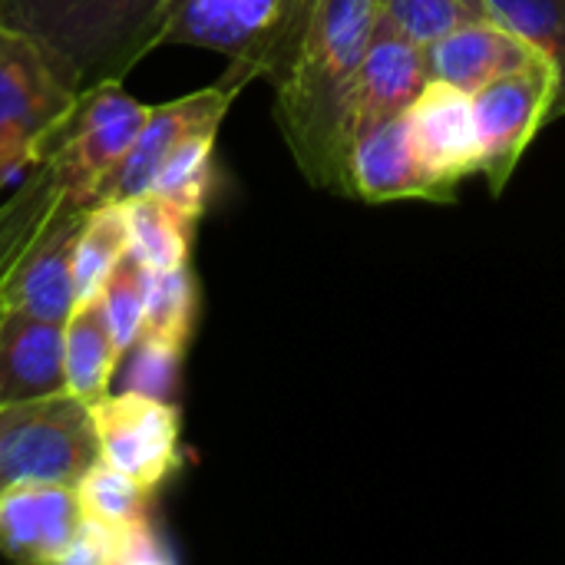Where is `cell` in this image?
Segmentation results:
<instances>
[{
	"label": "cell",
	"mask_w": 565,
	"mask_h": 565,
	"mask_svg": "<svg viewBox=\"0 0 565 565\" xmlns=\"http://www.w3.org/2000/svg\"><path fill=\"white\" fill-rule=\"evenodd\" d=\"M374 26L377 0H315L298 53L275 83V122L298 172L334 195H348L354 86Z\"/></svg>",
	"instance_id": "obj_1"
},
{
	"label": "cell",
	"mask_w": 565,
	"mask_h": 565,
	"mask_svg": "<svg viewBox=\"0 0 565 565\" xmlns=\"http://www.w3.org/2000/svg\"><path fill=\"white\" fill-rule=\"evenodd\" d=\"M169 0H0V20L30 33L73 93L122 83L162 46Z\"/></svg>",
	"instance_id": "obj_2"
},
{
	"label": "cell",
	"mask_w": 565,
	"mask_h": 565,
	"mask_svg": "<svg viewBox=\"0 0 565 565\" xmlns=\"http://www.w3.org/2000/svg\"><path fill=\"white\" fill-rule=\"evenodd\" d=\"M315 0H169L162 46L215 50L245 86H271L291 66Z\"/></svg>",
	"instance_id": "obj_3"
},
{
	"label": "cell",
	"mask_w": 565,
	"mask_h": 565,
	"mask_svg": "<svg viewBox=\"0 0 565 565\" xmlns=\"http://www.w3.org/2000/svg\"><path fill=\"white\" fill-rule=\"evenodd\" d=\"M76 99L43 46L0 20V192L17 172L50 159Z\"/></svg>",
	"instance_id": "obj_4"
},
{
	"label": "cell",
	"mask_w": 565,
	"mask_h": 565,
	"mask_svg": "<svg viewBox=\"0 0 565 565\" xmlns=\"http://www.w3.org/2000/svg\"><path fill=\"white\" fill-rule=\"evenodd\" d=\"M99 463L89 404L70 391L0 404V490L17 483L76 487Z\"/></svg>",
	"instance_id": "obj_5"
},
{
	"label": "cell",
	"mask_w": 565,
	"mask_h": 565,
	"mask_svg": "<svg viewBox=\"0 0 565 565\" xmlns=\"http://www.w3.org/2000/svg\"><path fill=\"white\" fill-rule=\"evenodd\" d=\"M149 106L122 89V83H99L79 93L70 122L50 152L56 185L79 205H96L126 152L132 149Z\"/></svg>",
	"instance_id": "obj_6"
},
{
	"label": "cell",
	"mask_w": 565,
	"mask_h": 565,
	"mask_svg": "<svg viewBox=\"0 0 565 565\" xmlns=\"http://www.w3.org/2000/svg\"><path fill=\"white\" fill-rule=\"evenodd\" d=\"M559 89L556 66L536 53L500 79L473 93L477 132H480V175L490 192L500 195L516 172L533 136L550 122Z\"/></svg>",
	"instance_id": "obj_7"
},
{
	"label": "cell",
	"mask_w": 565,
	"mask_h": 565,
	"mask_svg": "<svg viewBox=\"0 0 565 565\" xmlns=\"http://www.w3.org/2000/svg\"><path fill=\"white\" fill-rule=\"evenodd\" d=\"M99 460L162 490L182 470V414L179 404L119 391L89 404Z\"/></svg>",
	"instance_id": "obj_8"
},
{
	"label": "cell",
	"mask_w": 565,
	"mask_h": 565,
	"mask_svg": "<svg viewBox=\"0 0 565 565\" xmlns=\"http://www.w3.org/2000/svg\"><path fill=\"white\" fill-rule=\"evenodd\" d=\"M89 205L56 192L43 225L20 248L0 278V305L50 321H66L76 305L73 248Z\"/></svg>",
	"instance_id": "obj_9"
},
{
	"label": "cell",
	"mask_w": 565,
	"mask_h": 565,
	"mask_svg": "<svg viewBox=\"0 0 565 565\" xmlns=\"http://www.w3.org/2000/svg\"><path fill=\"white\" fill-rule=\"evenodd\" d=\"M242 89H245V83L225 70L212 86H202L189 96L149 106L132 149L126 152L122 166L103 189L99 202H126V199L149 192V185H152L156 172L162 169V162L169 159V152L185 136H192L199 129H222V122Z\"/></svg>",
	"instance_id": "obj_10"
},
{
	"label": "cell",
	"mask_w": 565,
	"mask_h": 565,
	"mask_svg": "<svg viewBox=\"0 0 565 565\" xmlns=\"http://www.w3.org/2000/svg\"><path fill=\"white\" fill-rule=\"evenodd\" d=\"M417 152L434 175L447 202L457 199V185L480 172V132L473 96L430 79L407 109Z\"/></svg>",
	"instance_id": "obj_11"
},
{
	"label": "cell",
	"mask_w": 565,
	"mask_h": 565,
	"mask_svg": "<svg viewBox=\"0 0 565 565\" xmlns=\"http://www.w3.org/2000/svg\"><path fill=\"white\" fill-rule=\"evenodd\" d=\"M83 526L73 487L17 483L0 490V556L13 563L63 565Z\"/></svg>",
	"instance_id": "obj_12"
},
{
	"label": "cell",
	"mask_w": 565,
	"mask_h": 565,
	"mask_svg": "<svg viewBox=\"0 0 565 565\" xmlns=\"http://www.w3.org/2000/svg\"><path fill=\"white\" fill-rule=\"evenodd\" d=\"M348 199L361 202H447L427 172L417 142L411 136L407 113L364 129L348 152Z\"/></svg>",
	"instance_id": "obj_13"
},
{
	"label": "cell",
	"mask_w": 565,
	"mask_h": 565,
	"mask_svg": "<svg viewBox=\"0 0 565 565\" xmlns=\"http://www.w3.org/2000/svg\"><path fill=\"white\" fill-rule=\"evenodd\" d=\"M430 83L424 46L401 36L397 30L377 23L361 60L358 86H354V109H351V142L394 116H404L420 89Z\"/></svg>",
	"instance_id": "obj_14"
},
{
	"label": "cell",
	"mask_w": 565,
	"mask_h": 565,
	"mask_svg": "<svg viewBox=\"0 0 565 565\" xmlns=\"http://www.w3.org/2000/svg\"><path fill=\"white\" fill-rule=\"evenodd\" d=\"M66 321L3 308L0 321V404L66 391Z\"/></svg>",
	"instance_id": "obj_15"
},
{
	"label": "cell",
	"mask_w": 565,
	"mask_h": 565,
	"mask_svg": "<svg viewBox=\"0 0 565 565\" xmlns=\"http://www.w3.org/2000/svg\"><path fill=\"white\" fill-rule=\"evenodd\" d=\"M530 56H536V50L493 17L460 23L424 46L427 76L437 83H450L470 96L503 73L516 70Z\"/></svg>",
	"instance_id": "obj_16"
},
{
	"label": "cell",
	"mask_w": 565,
	"mask_h": 565,
	"mask_svg": "<svg viewBox=\"0 0 565 565\" xmlns=\"http://www.w3.org/2000/svg\"><path fill=\"white\" fill-rule=\"evenodd\" d=\"M126 218V238L129 255L146 271H166L192 262V242H195V218L182 215L169 202H162L152 192H142L136 199L119 202Z\"/></svg>",
	"instance_id": "obj_17"
},
{
	"label": "cell",
	"mask_w": 565,
	"mask_h": 565,
	"mask_svg": "<svg viewBox=\"0 0 565 565\" xmlns=\"http://www.w3.org/2000/svg\"><path fill=\"white\" fill-rule=\"evenodd\" d=\"M63 331H66V391L83 397L86 404H96L99 397L109 394L122 358L103 318L99 298L76 301Z\"/></svg>",
	"instance_id": "obj_18"
},
{
	"label": "cell",
	"mask_w": 565,
	"mask_h": 565,
	"mask_svg": "<svg viewBox=\"0 0 565 565\" xmlns=\"http://www.w3.org/2000/svg\"><path fill=\"white\" fill-rule=\"evenodd\" d=\"M215 142L218 129H199L185 136L156 172L149 192L199 222L215 192Z\"/></svg>",
	"instance_id": "obj_19"
},
{
	"label": "cell",
	"mask_w": 565,
	"mask_h": 565,
	"mask_svg": "<svg viewBox=\"0 0 565 565\" xmlns=\"http://www.w3.org/2000/svg\"><path fill=\"white\" fill-rule=\"evenodd\" d=\"M126 218L119 202H96L86 209L83 228L73 248V288L76 301H96L116 265L126 258Z\"/></svg>",
	"instance_id": "obj_20"
},
{
	"label": "cell",
	"mask_w": 565,
	"mask_h": 565,
	"mask_svg": "<svg viewBox=\"0 0 565 565\" xmlns=\"http://www.w3.org/2000/svg\"><path fill=\"white\" fill-rule=\"evenodd\" d=\"M202 308V288L192 262L146 275V324L142 334L189 348Z\"/></svg>",
	"instance_id": "obj_21"
},
{
	"label": "cell",
	"mask_w": 565,
	"mask_h": 565,
	"mask_svg": "<svg viewBox=\"0 0 565 565\" xmlns=\"http://www.w3.org/2000/svg\"><path fill=\"white\" fill-rule=\"evenodd\" d=\"M73 493H76L86 520L109 523V526H129V523H149L152 520L159 490L139 483L136 477L99 460L79 477Z\"/></svg>",
	"instance_id": "obj_22"
},
{
	"label": "cell",
	"mask_w": 565,
	"mask_h": 565,
	"mask_svg": "<svg viewBox=\"0 0 565 565\" xmlns=\"http://www.w3.org/2000/svg\"><path fill=\"white\" fill-rule=\"evenodd\" d=\"M172 563V553L162 546L156 523L109 526L83 516V526L66 553V565H159Z\"/></svg>",
	"instance_id": "obj_23"
},
{
	"label": "cell",
	"mask_w": 565,
	"mask_h": 565,
	"mask_svg": "<svg viewBox=\"0 0 565 565\" xmlns=\"http://www.w3.org/2000/svg\"><path fill=\"white\" fill-rule=\"evenodd\" d=\"M490 17L523 36L536 53H543L556 73L559 89L553 99V116H565V0H483Z\"/></svg>",
	"instance_id": "obj_24"
},
{
	"label": "cell",
	"mask_w": 565,
	"mask_h": 565,
	"mask_svg": "<svg viewBox=\"0 0 565 565\" xmlns=\"http://www.w3.org/2000/svg\"><path fill=\"white\" fill-rule=\"evenodd\" d=\"M56 172L53 162L43 159L23 179L10 189V195L0 199V278L10 268V262L20 255V248L33 238V232L43 225L53 199H56Z\"/></svg>",
	"instance_id": "obj_25"
},
{
	"label": "cell",
	"mask_w": 565,
	"mask_h": 565,
	"mask_svg": "<svg viewBox=\"0 0 565 565\" xmlns=\"http://www.w3.org/2000/svg\"><path fill=\"white\" fill-rule=\"evenodd\" d=\"M182 358H185V348L152 338V334H139V341L119 358L113 381L119 384V391L179 404Z\"/></svg>",
	"instance_id": "obj_26"
},
{
	"label": "cell",
	"mask_w": 565,
	"mask_h": 565,
	"mask_svg": "<svg viewBox=\"0 0 565 565\" xmlns=\"http://www.w3.org/2000/svg\"><path fill=\"white\" fill-rule=\"evenodd\" d=\"M483 0H377V23L427 46L460 23L487 20Z\"/></svg>",
	"instance_id": "obj_27"
},
{
	"label": "cell",
	"mask_w": 565,
	"mask_h": 565,
	"mask_svg": "<svg viewBox=\"0 0 565 565\" xmlns=\"http://www.w3.org/2000/svg\"><path fill=\"white\" fill-rule=\"evenodd\" d=\"M146 268L126 252V258L116 265V271L109 275V281L99 291V308L103 318L113 331V341L119 348V354H126L146 324Z\"/></svg>",
	"instance_id": "obj_28"
},
{
	"label": "cell",
	"mask_w": 565,
	"mask_h": 565,
	"mask_svg": "<svg viewBox=\"0 0 565 565\" xmlns=\"http://www.w3.org/2000/svg\"><path fill=\"white\" fill-rule=\"evenodd\" d=\"M0 321H3V305H0Z\"/></svg>",
	"instance_id": "obj_29"
}]
</instances>
